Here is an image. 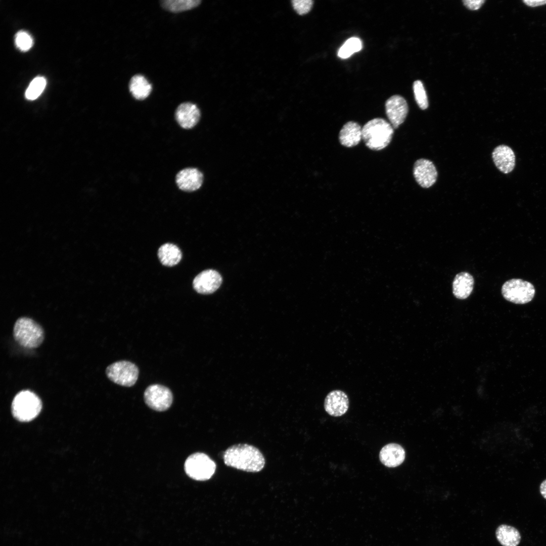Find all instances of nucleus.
Wrapping results in <instances>:
<instances>
[{
	"label": "nucleus",
	"instance_id": "4468645a",
	"mask_svg": "<svg viewBox=\"0 0 546 546\" xmlns=\"http://www.w3.org/2000/svg\"><path fill=\"white\" fill-rule=\"evenodd\" d=\"M349 399L347 394L340 390H334L326 396L324 401L326 412L333 417H340L348 410Z\"/></svg>",
	"mask_w": 546,
	"mask_h": 546
},
{
	"label": "nucleus",
	"instance_id": "f8f14e48",
	"mask_svg": "<svg viewBox=\"0 0 546 546\" xmlns=\"http://www.w3.org/2000/svg\"><path fill=\"white\" fill-rule=\"evenodd\" d=\"M203 182V175L197 168H185L180 170L175 176L178 188L185 192H191L200 188Z\"/></svg>",
	"mask_w": 546,
	"mask_h": 546
},
{
	"label": "nucleus",
	"instance_id": "393cba45",
	"mask_svg": "<svg viewBox=\"0 0 546 546\" xmlns=\"http://www.w3.org/2000/svg\"><path fill=\"white\" fill-rule=\"evenodd\" d=\"M415 98L419 107L422 110L428 107V101L423 84L421 80H416L413 84Z\"/></svg>",
	"mask_w": 546,
	"mask_h": 546
},
{
	"label": "nucleus",
	"instance_id": "5701e85b",
	"mask_svg": "<svg viewBox=\"0 0 546 546\" xmlns=\"http://www.w3.org/2000/svg\"><path fill=\"white\" fill-rule=\"evenodd\" d=\"M361 48L362 43L359 38L351 37L347 39L340 48L338 55L341 58L346 59L353 53L359 51Z\"/></svg>",
	"mask_w": 546,
	"mask_h": 546
},
{
	"label": "nucleus",
	"instance_id": "a878e982",
	"mask_svg": "<svg viewBox=\"0 0 546 546\" xmlns=\"http://www.w3.org/2000/svg\"><path fill=\"white\" fill-rule=\"evenodd\" d=\"M15 40L16 46L22 51H27L33 45L32 37L24 31H19L15 36Z\"/></svg>",
	"mask_w": 546,
	"mask_h": 546
},
{
	"label": "nucleus",
	"instance_id": "f257e3e1",
	"mask_svg": "<svg viewBox=\"0 0 546 546\" xmlns=\"http://www.w3.org/2000/svg\"><path fill=\"white\" fill-rule=\"evenodd\" d=\"M223 459L227 466L248 472L260 471L265 463L259 449L248 444H238L229 447L224 452Z\"/></svg>",
	"mask_w": 546,
	"mask_h": 546
},
{
	"label": "nucleus",
	"instance_id": "2eb2a0df",
	"mask_svg": "<svg viewBox=\"0 0 546 546\" xmlns=\"http://www.w3.org/2000/svg\"><path fill=\"white\" fill-rule=\"evenodd\" d=\"M492 157L496 167L503 173L507 174L514 169L515 155L509 146L504 145L498 146L493 150Z\"/></svg>",
	"mask_w": 546,
	"mask_h": 546
},
{
	"label": "nucleus",
	"instance_id": "1a4fd4ad",
	"mask_svg": "<svg viewBox=\"0 0 546 546\" xmlns=\"http://www.w3.org/2000/svg\"><path fill=\"white\" fill-rule=\"evenodd\" d=\"M385 111L390 124L394 129H396L404 121L408 107L402 97L394 95L386 101Z\"/></svg>",
	"mask_w": 546,
	"mask_h": 546
},
{
	"label": "nucleus",
	"instance_id": "6ab92c4d",
	"mask_svg": "<svg viewBox=\"0 0 546 546\" xmlns=\"http://www.w3.org/2000/svg\"><path fill=\"white\" fill-rule=\"evenodd\" d=\"M152 89L151 84L141 74H135L130 79L129 90L136 100H143L150 94Z\"/></svg>",
	"mask_w": 546,
	"mask_h": 546
},
{
	"label": "nucleus",
	"instance_id": "0eeeda50",
	"mask_svg": "<svg viewBox=\"0 0 546 546\" xmlns=\"http://www.w3.org/2000/svg\"><path fill=\"white\" fill-rule=\"evenodd\" d=\"M107 377L118 385L131 387L136 383L139 369L133 363L125 360L115 362L106 370Z\"/></svg>",
	"mask_w": 546,
	"mask_h": 546
},
{
	"label": "nucleus",
	"instance_id": "20e7f679",
	"mask_svg": "<svg viewBox=\"0 0 546 546\" xmlns=\"http://www.w3.org/2000/svg\"><path fill=\"white\" fill-rule=\"evenodd\" d=\"M41 408L42 403L39 397L28 390L18 392L12 403L13 416L22 422H28L33 420L39 414Z\"/></svg>",
	"mask_w": 546,
	"mask_h": 546
},
{
	"label": "nucleus",
	"instance_id": "cd10ccee",
	"mask_svg": "<svg viewBox=\"0 0 546 546\" xmlns=\"http://www.w3.org/2000/svg\"><path fill=\"white\" fill-rule=\"evenodd\" d=\"M485 2L484 0H476V1H463V3L464 5L469 9L471 10H476L479 9L483 3Z\"/></svg>",
	"mask_w": 546,
	"mask_h": 546
},
{
	"label": "nucleus",
	"instance_id": "6e6552de",
	"mask_svg": "<svg viewBox=\"0 0 546 546\" xmlns=\"http://www.w3.org/2000/svg\"><path fill=\"white\" fill-rule=\"evenodd\" d=\"M146 403L152 409L162 412L171 406L173 395L171 390L163 385L153 384L149 386L144 394Z\"/></svg>",
	"mask_w": 546,
	"mask_h": 546
},
{
	"label": "nucleus",
	"instance_id": "ddd939ff",
	"mask_svg": "<svg viewBox=\"0 0 546 546\" xmlns=\"http://www.w3.org/2000/svg\"><path fill=\"white\" fill-rule=\"evenodd\" d=\"M174 116L176 121L182 128L191 129L198 123L201 112L196 104L184 102L177 106Z\"/></svg>",
	"mask_w": 546,
	"mask_h": 546
},
{
	"label": "nucleus",
	"instance_id": "a211bd4d",
	"mask_svg": "<svg viewBox=\"0 0 546 546\" xmlns=\"http://www.w3.org/2000/svg\"><path fill=\"white\" fill-rule=\"evenodd\" d=\"M474 286L473 277L467 272L457 274L452 282V293L459 299H465L471 294Z\"/></svg>",
	"mask_w": 546,
	"mask_h": 546
},
{
	"label": "nucleus",
	"instance_id": "9b49d317",
	"mask_svg": "<svg viewBox=\"0 0 546 546\" xmlns=\"http://www.w3.org/2000/svg\"><path fill=\"white\" fill-rule=\"evenodd\" d=\"M222 283L220 275L213 269L205 270L198 274L194 279V289L199 293L209 294L213 293Z\"/></svg>",
	"mask_w": 546,
	"mask_h": 546
},
{
	"label": "nucleus",
	"instance_id": "4be33fe9",
	"mask_svg": "<svg viewBox=\"0 0 546 546\" xmlns=\"http://www.w3.org/2000/svg\"><path fill=\"white\" fill-rule=\"evenodd\" d=\"M201 2L200 0H164L160 2L164 9L172 13L192 9L198 7Z\"/></svg>",
	"mask_w": 546,
	"mask_h": 546
},
{
	"label": "nucleus",
	"instance_id": "39448f33",
	"mask_svg": "<svg viewBox=\"0 0 546 546\" xmlns=\"http://www.w3.org/2000/svg\"><path fill=\"white\" fill-rule=\"evenodd\" d=\"M502 294L507 301L523 304L530 302L534 297L535 289L532 283L521 279L507 281L502 287Z\"/></svg>",
	"mask_w": 546,
	"mask_h": 546
},
{
	"label": "nucleus",
	"instance_id": "f3484780",
	"mask_svg": "<svg viewBox=\"0 0 546 546\" xmlns=\"http://www.w3.org/2000/svg\"><path fill=\"white\" fill-rule=\"evenodd\" d=\"M339 139L341 144L345 147L356 146L362 139V128L357 123L349 121L342 127Z\"/></svg>",
	"mask_w": 546,
	"mask_h": 546
},
{
	"label": "nucleus",
	"instance_id": "9d476101",
	"mask_svg": "<svg viewBox=\"0 0 546 546\" xmlns=\"http://www.w3.org/2000/svg\"><path fill=\"white\" fill-rule=\"evenodd\" d=\"M414 176L417 183L422 188H428L433 185L437 180V171L433 163L428 159L417 160L414 165Z\"/></svg>",
	"mask_w": 546,
	"mask_h": 546
},
{
	"label": "nucleus",
	"instance_id": "b1692460",
	"mask_svg": "<svg viewBox=\"0 0 546 546\" xmlns=\"http://www.w3.org/2000/svg\"><path fill=\"white\" fill-rule=\"evenodd\" d=\"M46 83V80L43 77L38 76L34 78L26 90V98L30 100L37 99L43 91Z\"/></svg>",
	"mask_w": 546,
	"mask_h": 546
},
{
	"label": "nucleus",
	"instance_id": "423d86ee",
	"mask_svg": "<svg viewBox=\"0 0 546 546\" xmlns=\"http://www.w3.org/2000/svg\"><path fill=\"white\" fill-rule=\"evenodd\" d=\"M184 468L190 478L197 481H206L214 474L216 464L208 455L196 452L187 459Z\"/></svg>",
	"mask_w": 546,
	"mask_h": 546
},
{
	"label": "nucleus",
	"instance_id": "aec40b11",
	"mask_svg": "<svg viewBox=\"0 0 546 546\" xmlns=\"http://www.w3.org/2000/svg\"><path fill=\"white\" fill-rule=\"evenodd\" d=\"M496 537L503 546H517L521 540L519 531L515 527L503 524L499 526L495 532Z\"/></svg>",
	"mask_w": 546,
	"mask_h": 546
},
{
	"label": "nucleus",
	"instance_id": "dca6fc26",
	"mask_svg": "<svg viewBox=\"0 0 546 546\" xmlns=\"http://www.w3.org/2000/svg\"><path fill=\"white\" fill-rule=\"evenodd\" d=\"M403 448L396 443H389L384 446L379 452V459L383 465L389 468L400 465L405 459Z\"/></svg>",
	"mask_w": 546,
	"mask_h": 546
},
{
	"label": "nucleus",
	"instance_id": "c85d7f7f",
	"mask_svg": "<svg viewBox=\"0 0 546 546\" xmlns=\"http://www.w3.org/2000/svg\"><path fill=\"white\" fill-rule=\"evenodd\" d=\"M523 2L530 7H536L546 4V1L543 0L524 1Z\"/></svg>",
	"mask_w": 546,
	"mask_h": 546
},
{
	"label": "nucleus",
	"instance_id": "bb28decb",
	"mask_svg": "<svg viewBox=\"0 0 546 546\" xmlns=\"http://www.w3.org/2000/svg\"><path fill=\"white\" fill-rule=\"evenodd\" d=\"M292 6L296 12L300 15L308 13L311 9L313 1L311 0H294Z\"/></svg>",
	"mask_w": 546,
	"mask_h": 546
},
{
	"label": "nucleus",
	"instance_id": "412c9836",
	"mask_svg": "<svg viewBox=\"0 0 546 546\" xmlns=\"http://www.w3.org/2000/svg\"><path fill=\"white\" fill-rule=\"evenodd\" d=\"M158 257L161 263L165 266H172L181 260L182 254L178 247L171 243L162 245L159 249Z\"/></svg>",
	"mask_w": 546,
	"mask_h": 546
},
{
	"label": "nucleus",
	"instance_id": "f03ea898",
	"mask_svg": "<svg viewBox=\"0 0 546 546\" xmlns=\"http://www.w3.org/2000/svg\"><path fill=\"white\" fill-rule=\"evenodd\" d=\"M394 128L383 118H376L367 122L362 127V139L370 149L380 150L390 143Z\"/></svg>",
	"mask_w": 546,
	"mask_h": 546
},
{
	"label": "nucleus",
	"instance_id": "7ed1b4c3",
	"mask_svg": "<svg viewBox=\"0 0 546 546\" xmlns=\"http://www.w3.org/2000/svg\"><path fill=\"white\" fill-rule=\"evenodd\" d=\"M44 336V331L41 326L30 318L20 317L14 324V338L24 347H38L42 343Z\"/></svg>",
	"mask_w": 546,
	"mask_h": 546
},
{
	"label": "nucleus",
	"instance_id": "c756f323",
	"mask_svg": "<svg viewBox=\"0 0 546 546\" xmlns=\"http://www.w3.org/2000/svg\"><path fill=\"white\" fill-rule=\"evenodd\" d=\"M539 490L541 495L546 499V479L540 484Z\"/></svg>",
	"mask_w": 546,
	"mask_h": 546
}]
</instances>
